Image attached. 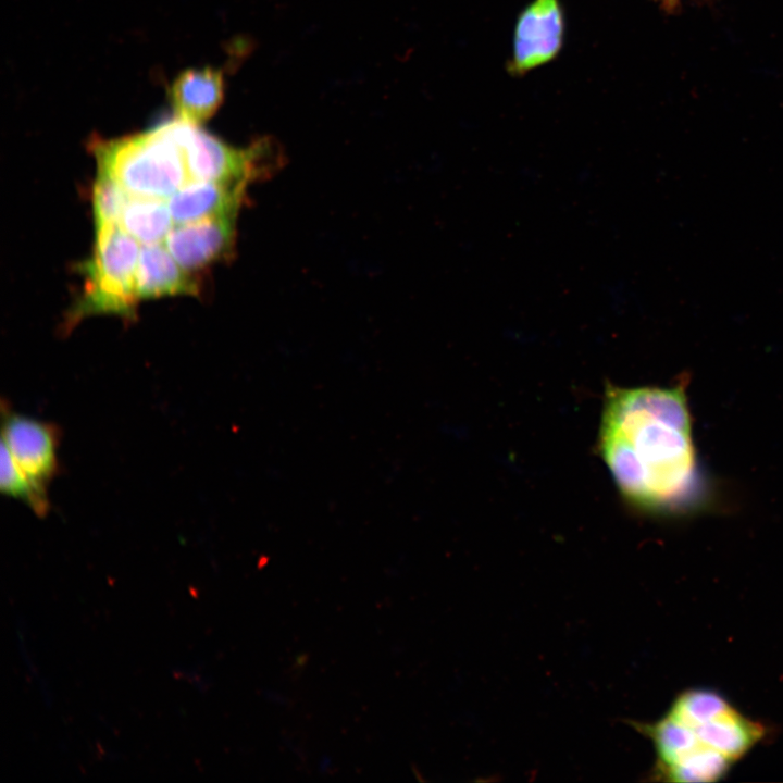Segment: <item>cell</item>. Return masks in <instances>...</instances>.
<instances>
[{
  "instance_id": "6da1fadb",
  "label": "cell",
  "mask_w": 783,
  "mask_h": 783,
  "mask_svg": "<svg viewBox=\"0 0 783 783\" xmlns=\"http://www.w3.org/2000/svg\"><path fill=\"white\" fill-rule=\"evenodd\" d=\"M685 385L606 388L599 451L620 494L637 508L674 509L694 487L696 451Z\"/></svg>"
},
{
  "instance_id": "7a4b0ae2",
  "label": "cell",
  "mask_w": 783,
  "mask_h": 783,
  "mask_svg": "<svg viewBox=\"0 0 783 783\" xmlns=\"http://www.w3.org/2000/svg\"><path fill=\"white\" fill-rule=\"evenodd\" d=\"M655 749L651 776L666 782H713L755 748L767 728L705 688L682 692L662 717L633 722Z\"/></svg>"
},
{
  "instance_id": "3957f363",
  "label": "cell",
  "mask_w": 783,
  "mask_h": 783,
  "mask_svg": "<svg viewBox=\"0 0 783 783\" xmlns=\"http://www.w3.org/2000/svg\"><path fill=\"white\" fill-rule=\"evenodd\" d=\"M185 120L176 116L121 138H94L99 170L113 176L130 195L169 199L190 181L182 144Z\"/></svg>"
},
{
  "instance_id": "277c9868",
  "label": "cell",
  "mask_w": 783,
  "mask_h": 783,
  "mask_svg": "<svg viewBox=\"0 0 783 783\" xmlns=\"http://www.w3.org/2000/svg\"><path fill=\"white\" fill-rule=\"evenodd\" d=\"M92 257L83 264L84 290L70 310L65 331L90 314H114L132 319L139 300L136 270L139 243L120 224L96 228Z\"/></svg>"
},
{
  "instance_id": "5b68a950",
  "label": "cell",
  "mask_w": 783,
  "mask_h": 783,
  "mask_svg": "<svg viewBox=\"0 0 783 783\" xmlns=\"http://www.w3.org/2000/svg\"><path fill=\"white\" fill-rule=\"evenodd\" d=\"M182 144L190 179L247 186L277 164L275 148L269 139L235 148L188 121Z\"/></svg>"
},
{
  "instance_id": "8992f818",
  "label": "cell",
  "mask_w": 783,
  "mask_h": 783,
  "mask_svg": "<svg viewBox=\"0 0 783 783\" xmlns=\"http://www.w3.org/2000/svg\"><path fill=\"white\" fill-rule=\"evenodd\" d=\"M1 442L35 488L48 496L47 488L58 471L57 427L3 408Z\"/></svg>"
},
{
  "instance_id": "52a82bcc",
  "label": "cell",
  "mask_w": 783,
  "mask_h": 783,
  "mask_svg": "<svg viewBox=\"0 0 783 783\" xmlns=\"http://www.w3.org/2000/svg\"><path fill=\"white\" fill-rule=\"evenodd\" d=\"M564 36V17L559 0H534L519 15L509 70L524 74L548 61L560 51Z\"/></svg>"
},
{
  "instance_id": "ba28073f",
  "label": "cell",
  "mask_w": 783,
  "mask_h": 783,
  "mask_svg": "<svg viewBox=\"0 0 783 783\" xmlns=\"http://www.w3.org/2000/svg\"><path fill=\"white\" fill-rule=\"evenodd\" d=\"M235 219L211 217L176 224L164 245L188 272L202 270L234 252Z\"/></svg>"
},
{
  "instance_id": "9c48e42d",
  "label": "cell",
  "mask_w": 783,
  "mask_h": 783,
  "mask_svg": "<svg viewBox=\"0 0 783 783\" xmlns=\"http://www.w3.org/2000/svg\"><path fill=\"white\" fill-rule=\"evenodd\" d=\"M246 185L190 179L166 199L174 223L236 217Z\"/></svg>"
},
{
  "instance_id": "30bf717a",
  "label": "cell",
  "mask_w": 783,
  "mask_h": 783,
  "mask_svg": "<svg viewBox=\"0 0 783 783\" xmlns=\"http://www.w3.org/2000/svg\"><path fill=\"white\" fill-rule=\"evenodd\" d=\"M224 77L210 66L181 72L169 87V98L176 116L196 125L208 121L224 98Z\"/></svg>"
},
{
  "instance_id": "8fae6325",
  "label": "cell",
  "mask_w": 783,
  "mask_h": 783,
  "mask_svg": "<svg viewBox=\"0 0 783 783\" xmlns=\"http://www.w3.org/2000/svg\"><path fill=\"white\" fill-rule=\"evenodd\" d=\"M139 299L199 295V283L173 258L165 245H142L136 270Z\"/></svg>"
},
{
  "instance_id": "7c38bea8",
  "label": "cell",
  "mask_w": 783,
  "mask_h": 783,
  "mask_svg": "<svg viewBox=\"0 0 783 783\" xmlns=\"http://www.w3.org/2000/svg\"><path fill=\"white\" fill-rule=\"evenodd\" d=\"M174 220L164 199L130 196L120 226L141 245L162 243Z\"/></svg>"
},
{
  "instance_id": "4fadbf2b",
  "label": "cell",
  "mask_w": 783,
  "mask_h": 783,
  "mask_svg": "<svg viewBox=\"0 0 783 783\" xmlns=\"http://www.w3.org/2000/svg\"><path fill=\"white\" fill-rule=\"evenodd\" d=\"M0 488L3 494L26 504L38 515L44 517L49 510L48 496L35 488L2 442Z\"/></svg>"
},
{
  "instance_id": "5bb4252c",
  "label": "cell",
  "mask_w": 783,
  "mask_h": 783,
  "mask_svg": "<svg viewBox=\"0 0 783 783\" xmlns=\"http://www.w3.org/2000/svg\"><path fill=\"white\" fill-rule=\"evenodd\" d=\"M130 195L109 173L99 170L92 189L96 228L119 224Z\"/></svg>"
}]
</instances>
